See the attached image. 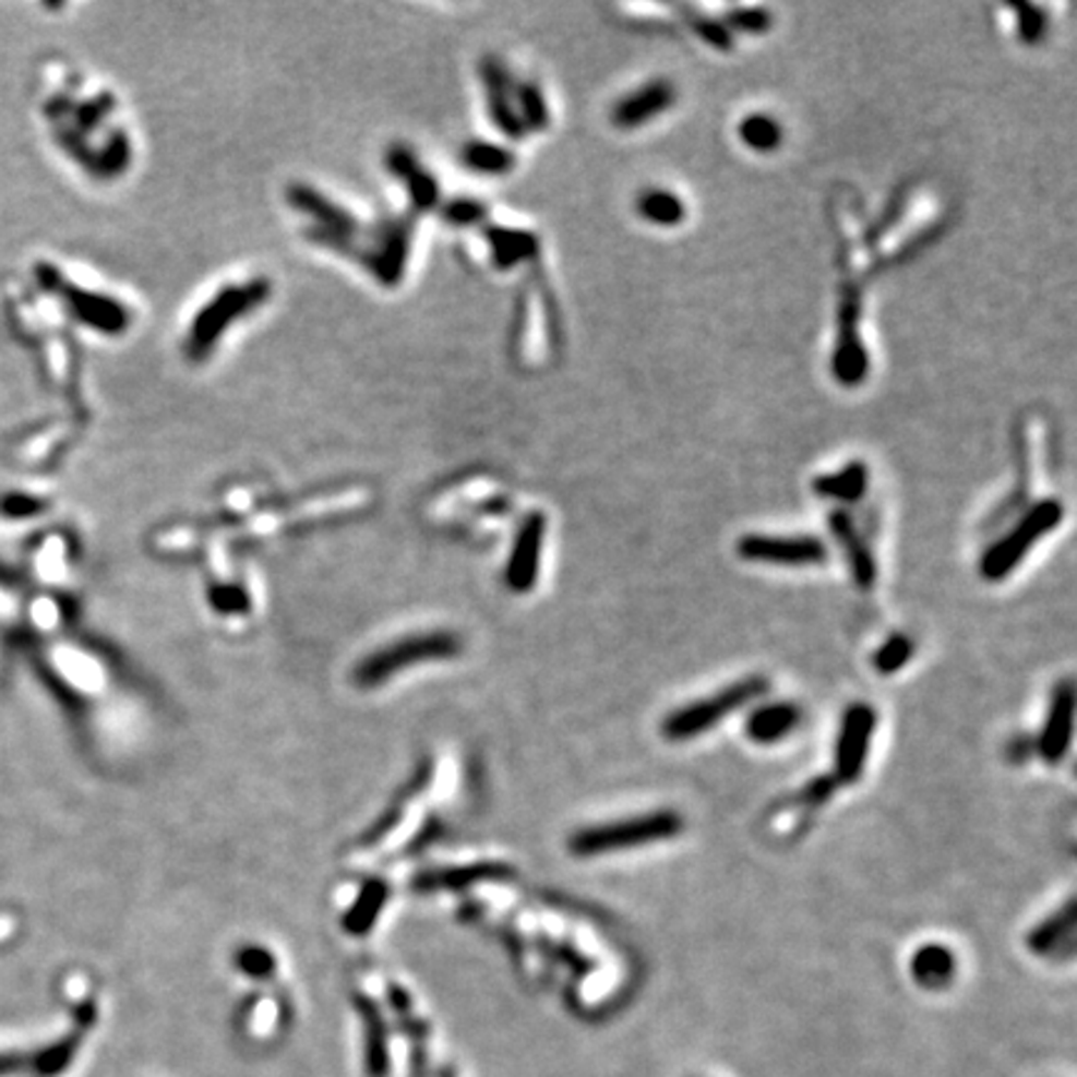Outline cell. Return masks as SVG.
Here are the masks:
<instances>
[{
	"label": "cell",
	"mask_w": 1077,
	"mask_h": 1077,
	"mask_svg": "<svg viewBox=\"0 0 1077 1077\" xmlns=\"http://www.w3.org/2000/svg\"><path fill=\"white\" fill-rule=\"evenodd\" d=\"M768 679L766 677H746L735 684H729L716 694L702 698V702L686 704L671 711L663 718L661 731L669 741H691L696 735H704L711 729H716L718 723L726 721L731 714L739 711V708L749 706L756 698H764L768 694Z\"/></svg>",
	"instance_id": "obj_3"
},
{
	"label": "cell",
	"mask_w": 1077,
	"mask_h": 1077,
	"mask_svg": "<svg viewBox=\"0 0 1077 1077\" xmlns=\"http://www.w3.org/2000/svg\"><path fill=\"white\" fill-rule=\"evenodd\" d=\"M956 968L958 962L953 950L941 943H928L910 958V976L925 991H943L945 985H950Z\"/></svg>",
	"instance_id": "obj_13"
},
{
	"label": "cell",
	"mask_w": 1077,
	"mask_h": 1077,
	"mask_svg": "<svg viewBox=\"0 0 1077 1077\" xmlns=\"http://www.w3.org/2000/svg\"><path fill=\"white\" fill-rule=\"evenodd\" d=\"M541 539H545V516L531 514L516 537V547L510 562V584L516 591H527L537 582Z\"/></svg>",
	"instance_id": "obj_10"
},
{
	"label": "cell",
	"mask_w": 1077,
	"mask_h": 1077,
	"mask_svg": "<svg viewBox=\"0 0 1077 1077\" xmlns=\"http://www.w3.org/2000/svg\"><path fill=\"white\" fill-rule=\"evenodd\" d=\"M73 1048H75V1040H65V1043H58V1045L48 1048L46 1053H40L33 1061L35 1070L43 1073V1075H52V1073L63 1070L70 1061V1055H73Z\"/></svg>",
	"instance_id": "obj_23"
},
{
	"label": "cell",
	"mask_w": 1077,
	"mask_h": 1077,
	"mask_svg": "<svg viewBox=\"0 0 1077 1077\" xmlns=\"http://www.w3.org/2000/svg\"><path fill=\"white\" fill-rule=\"evenodd\" d=\"M1015 15H1018V35L1022 43L1028 46H1036V43H1043L1048 35V13L1045 8L1032 5V3H1020L1013 5Z\"/></svg>",
	"instance_id": "obj_20"
},
{
	"label": "cell",
	"mask_w": 1077,
	"mask_h": 1077,
	"mask_svg": "<svg viewBox=\"0 0 1077 1077\" xmlns=\"http://www.w3.org/2000/svg\"><path fill=\"white\" fill-rule=\"evenodd\" d=\"M739 137L749 151L768 155L781 147L783 125L774 116H768V112H749V116L739 122Z\"/></svg>",
	"instance_id": "obj_16"
},
{
	"label": "cell",
	"mask_w": 1077,
	"mask_h": 1077,
	"mask_svg": "<svg viewBox=\"0 0 1077 1077\" xmlns=\"http://www.w3.org/2000/svg\"><path fill=\"white\" fill-rule=\"evenodd\" d=\"M681 830H684V816L671 809H661L576 830L569 838V851L582 858L632 851V848H646L677 838Z\"/></svg>",
	"instance_id": "obj_1"
},
{
	"label": "cell",
	"mask_w": 1077,
	"mask_h": 1077,
	"mask_svg": "<svg viewBox=\"0 0 1077 1077\" xmlns=\"http://www.w3.org/2000/svg\"><path fill=\"white\" fill-rule=\"evenodd\" d=\"M836 788H838V781L834 776L816 778V781H811L809 786H805L803 801L811 803V805H821V803H826L830 795H834Z\"/></svg>",
	"instance_id": "obj_24"
},
{
	"label": "cell",
	"mask_w": 1077,
	"mask_h": 1077,
	"mask_svg": "<svg viewBox=\"0 0 1077 1077\" xmlns=\"http://www.w3.org/2000/svg\"><path fill=\"white\" fill-rule=\"evenodd\" d=\"M916 646L906 634H890L886 642L881 644V649L873 654V669L883 673V677H893V673L904 671L910 659H913Z\"/></svg>",
	"instance_id": "obj_18"
},
{
	"label": "cell",
	"mask_w": 1077,
	"mask_h": 1077,
	"mask_svg": "<svg viewBox=\"0 0 1077 1077\" xmlns=\"http://www.w3.org/2000/svg\"><path fill=\"white\" fill-rule=\"evenodd\" d=\"M830 531L838 539V545L843 547L848 569H851V576L858 589L869 591L873 589L875 576H878V569H875V559L871 554L869 545H865L861 534H858L855 524L851 522V516L846 512H834L830 514Z\"/></svg>",
	"instance_id": "obj_9"
},
{
	"label": "cell",
	"mask_w": 1077,
	"mask_h": 1077,
	"mask_svg": "<svg viewBox=\"0 0 1077 1077\" xmlns=\"http://www.w3.org/2000/svg\"><path fill=\"white\" fill-rule=\"evenodd\" d=\"M673 103H677V87H673L667 77H659V81L646 83L642 87H636L634 93L624 95V98L611 108V122L621 130L642 128L654 118L663 116Z\"/></svg>",
	"instance_id": "obj_8"
},
{
	"label": "cell",
	"mask_w": 1077,
	"mask_h": 1077,
	"mask_svg": "<svg viewBox=\"0 0 1077 1077\" xmlns=\"http://www.w3.org/2000/svg\"><path fill=\"white\" fill-rule=\"evenodd\" d=\"M1063 516L1065 506L1061 499H1043V502L1032 504L1008 534H1003L1001 539L985 549L983 559H980V576L991 584L1003 582L1022 564V559L1030 554V549L1040 539L1048 537L1055 527H1061Z\"/></svg>",
	"instance_id": "obj_2"
},
{
	"label": "cell",
	"mask_w": 1077,
	"mask_h": 1077,
	"mask_svg": "<svg viewBox=\"0 0 1077 1077\" xmlns=\"http://www.w3.org/2000/svg\"><path fill=\"white\" fill-rule=\"evenodd\" d=\"M869 479L871 471L865 467V462H851L843 469L813 479V492L823 499H834V502L853 504L861 502L869 492Z\"/></svg>",
	"instance_id": "obj_14"
},
{
	"label": "cell",
	"mask_w": 1077,
	"mask_h": 1077,
	"mask_svg": "<svg viewBox=\"0 0 1077 1077\" xmlns=\"http://www.w3.org/2000/svg\"><path fill=\"white\" fill-rule=\"evenodd\" d=\"M686 11L691 13V17H689L691 28L702 35L704 43H708L711 48L723 50V52L733 48V35L729 28H726L723 21H716V17H708L704 13H696L694 8H686Z\"/></svg>",
	"instance_id": "obj_21"
},
{
	"label": "cell",
	"mask_w": 1077,
	"mask_h": 1077,
	"mask_svg": "<svg viewBox=\"0 0 1077 1077\" xmlns=\"http://www.w3.org/2000/svg\"><path fill=\"white\" fill-rule=\"evenodd\" d=\"M636 213L654 227H679L686 220V203L667 188H649L636 200Z\"/></svg>",
	"instance_id": "obj_15"
},
{
	"label": "cell",
	"mask_w": 1077,
	"mask_h": 1077,
	"mask_svg": "<svg viewBox=\"0 0 1077 1077\" xmlns=\"http://www.w3.org/2000/svg\"><path fill=\"white\" fill-rule=\"evenodd\" d=\"M21 1067H23V1055H13V1053L0 1055V1077L13 1075L21 1070Z\"/></svg>",
	"instance_id": "obj_25"
},
{
	"label": "cell",
	"mask_w": 1077,
	"mask_h": 1077,
	"mask_svg": "<svg viewBox=\"0 0 1077 1077\" xmlns=\"http://www.w3.org/2000/svg\"><path fill=\"white\" fill-rule=\"evenodd\" d=\"M875 731V711L869 704H853L843 714L834 751V778L838 783L861 781Z\"/></svg>",
	"instance_id": "obj_5"
},
{
	"label": "cell",
	"mask_w": 1077,
	"mask_h": 1077,
	"mask_svg": "<svg viewBox=\"0 0 1077 1077\" xmlns=\"http://www.w3.org/2000/svg\"><path fill=\"white\" fill-rule=\"evenodd\" d=\"M801 721V711L788 702H774L753 708L746 718V735L758 746H774L783 741Z\"/></svg>",
	"instance_id": "obj_11"
},
{
	"label": "cell",
	"mask_w": 1077,
	"mask_h": 1077,
	"mask_svg": "<svg viewBox=\"0 0 1077 1077\" xmlns=\"http://www.w3.org/2000/svg\"><path fill=\"white\" fill-rule=\"evenodd\" d=\"M65 302L70 304V310L75 312L77 320H83L93 327L108 330L118 318L116 308H112L105 297L87 295L83 290H65Z\"/></svg>",
	"instance_id": "obj_17"
},
{
	"label": "cell",
	"mask_w": 1077,
	"mask_h": 1077,
	"mask_svg": "<svg viewBox=\"0 0 1077 1077\" xmlns=\"http://www.w3.org/2000/svg\"><path fill=\"white\" fill-rule=\"evenodd\" d=\"M43 510H46V502L38 496L21 494V492L0 496V514L8 516V519H28V516L40 514Z\"/></svg>",
	"instance_id": "obj_22"
},
{
	"label": "cell",
	"mask_w": 1077,
	"mask_h": 1077,
	"mask_svg": "<svg viewBox=\"0 0 1077 1077\" xmlns=\"http://www.w3.org/2000/svg\"><path fill=\"white\" fill-rule=\"evenodd\" d=\"M838 337L834 349V376L843 387H858L869 376V349L861 337V295L843 292L838 310Z\"/></svg>",
	"instance_id": "obj_6"
},
{
	"label": "cell",
	"mask_w": 1077,
	"mask_h": 1077,
	"mask_svg": "<svg viewBox=\"0 0 1077 1077\" xmlns=\"http://www.w3.org/2000/svg\"><path fill=\"white\" fill-rule=\"evenodd\" d=\"M735 554L749 564L766 566H816L828 557L821 539L809 537H774V534H746L735 541Z\"/></svg>",
	"instance_id": "obj_4"
},
{
	"label": "cell",
	"mask_w": 1077,
	"mask_h": 1077,
	"mask_svg": "<svg viewBox=\"0 0 1077 1077\" xmlns=\"http://www.w3.org/2000/svg\"><path fill=\"white\" fill-rule=\"evenodd\" d=\"M723 23L729 31L735 28L741 33L761 35V33L770 31V25H774V13H770L768 8H764V5H739V8H729V11H726Z\"/></svg>",
	"instance_id": "obj_19"
},
{
	"label": "cell",
	"mask_w": 1077,
	"mask_h": 1077,
	"mask_svg": "<svg viewBox=\"0 0 1077 1077\" xmlns=\"http://www.w3.org/2000/svg\"><path fill=\"white\" fill-rule=\"evenodd\" d=\"M1075 898H1067L1061 910H1055L1053 916L1028 933V948L1036 956H1055L1061 950L1070 953L1075 948Z\"/></svg>",
	"instance_id": "obj_12"
},
{
	"label": "cell",
	"mask_w": 1077,
	"mask_h": 1077,
	"mask_svg": "<svg viewBox=\"0 0 1077 1077\" xmlns=\"http://www.w3.org/2000/svg\"><path fill=\"white\" fill-rule=\"evenodd\" d=\"M1075 704L1077 698H1075L1073 681L1065 679L1061 684H1055L1053 694H1050L1043 731L1038 735V751L1050 766L1061 764L1065 753L1070 751L1073 731H1075Z\"/></svg>",
	"instance_id": "obj_7"
}]
</instances>
